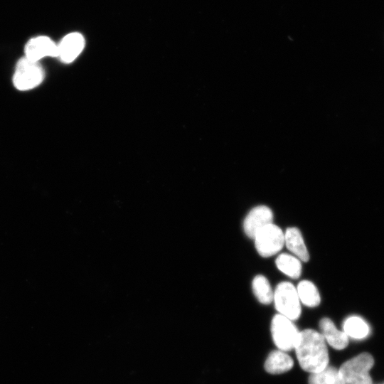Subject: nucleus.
Instances as JSON below:
<instances>
[{"instance_id":"f257e3e1","label":"nucleus","mask_w":384,"mask_h":384,"mask_svg":"<svg viewBox=\"0 0 384 384\" xmlns=\"http://www.w3.org/2000/svg\"><path fill=\"white\" fill-rule=\"evenodd\" d=\"M300 367L314 373L329 366V352L323 336L319 331L307 329L300 331L294 348Z\"/></svg>"},{"instance_id":"f03ea898","label":"nucleus","mask_w":384,"mask_h":384,"mask_svg":"<svg viewBox=\"0 0 384 384\" xmlns=\"http://www.w3.org/2000/svg\"><path fill=\"white\" fill-rule=\"evenodd\" d=\"M373 363L372 356L363 353L344 362L338 370L346 384H372L370 370Z\"/></svg>"},{"instance_id":"7ed1b4c3","label":"nucleus","mask_w":384,"mask_h":384,"mask_svg":"<svg viewBox=\"0 0 384 384\" xmlns=\"http://www.w3.org/2000/svg\"><path fill=\"white\" fill-rule=\"evenodd\" d=\"M273 301L279 314L292 321L301 314V302L296 287L290 282H280L274 292Z\"/></svg>"},{"instance_id":"20e7f679","label":"nucleus","mask_w":384,"mask_h":384,"mask_svg":"<svg viewBox=\"0 0 384 384\" xmlns=\"http://www.w3.org/2000/svg\"><path fill=\"white\" fill-rule=\"evenodd\" d=\"M270 329L272 340L279 350L286 352L294 349L300 331L293 321L277 314L272 320Z\"/></svg>"},{"instance_id":"39448f33","label":"nucleus","mask_w":384,"mask_h":384,"mask_svg":"<svg viewBox=\"0 0 384 384\" xmlns=\"http://www.w3.org/2000/svg\"><path fill=\"white\" fill-rule=\"evenodd\" d=\"M43 78L44 71L38 62L26 57L17 62L13 76V83L18 90H31L38 86Z\"/></svg>"},{"instance_id":"423d86ee","label":"nucleus","mask_w":384,"mask_h":384,"mask_svg":"<svg viewBox=\"0 0 384 384\" xmlns=\"http://www.w3.org/2000/svg\"><path fill=\"white\" fill-rule=\"evenodd\" d=\"M253 239L257 252L264 257L277 254L284 245V233L273 223L260 230Z\"/></svg>"},{"instance_id":"0eeeda50","label":"nucleus","mask_w":384,"mask_h":384,"mask_svg":"<svg viewBox=\"0 0 384 384\" xmlns=\"http://www.w3.org/2000/svg\"><path fill=\"white\" fill-rule=\"evenodd\" d=\"M273 213L266 206L253 208L246 215L243 222V230L250 238H254L257 232L265 226L272 223Z\"/></svg>"},{"instance_id":"6e6552de","label":"nucleus","mask_w":384,"mask_h":384,"mask_svg":"<svg viewBox=\"0 0 384 384\" xmlns=\"http://www.w3.org/2000/svg\"><path fill=\"white\" fill-rule=\"evenodd\" d=\"M24 51L26 58L38 62L45 57H58V45L47 36H38L28 41Z\"/></svg>"},{"instance_id":"1a4fd4ad","label":"nucleus","mask_w":384,"mask_h":384,"mask_svg":"<svg viewBox=\"0 0 384 384\" xmlns=\"http://www.w3.org/2000/svg\"><path fill=\"white\" fill-rule=\"evenodd\" d=\"M85 46L83 36L79 33L66 35L58 45V57L65 63L73 62Z\"/></svg>"},{"instance_id":"9d476101","label":"nucleus","mask_w":384,"mask_h":384,"mask_svg":"<svg viewBox=\"0 0 384 384\" xmlns=\"http://www.w3.org/2000/svg\"><path fill=\"white\" fill-rule=\"evenodd\" d=\"M319 327L325 341L332 348L342 350L348 346L349 338L343 331L338 330L330 319H321Z\"/></svg>"},{"instance_id":"9b49d317","label":"nucleus","mask_w":384,"mask_h":384,"mask_svg":"<svg viewBox=\"0 0 384 384\" xmlns=\"http://www.w3.org/2000/svg\"><path fill=\"white\" fill-rule=\"evenodd\" d=\"M284 245L293 255L301 261L307 262L309 260V252L302 235L297 228L292 227L286 230L284 233Z\"/></svg>"},{"instance_id":"f8f14e48","label":"nucleus","mask_w":384,"mask_h":384,"mask_svg":"<svg viewBox=\"0 0 384 384\" xmlns=\"http://www.w3.org/2000/svg\"><path fill=\"white\" fill-rule=\"evenodd\" d=\"M294 366V361L285 351L274 350L270 353L264 365L265 370L270 374L285 373Z\"/></svg>"},{"instance_id":"ddd939ff","label":"nucleus","mask_w":384,"mask_h":384,"mask_svg":"<svg viewBox=\"0 0 384 384\" xmlns=\"http://www.w3.org/2000/svg\"><path fill=\"white\" fill-rule=\"evenodd\" d=\"M343 331L348 338L361 340L369 335L370 328L362 318L357 316H351L344 321Z\"/></svg>"},{"instance_id":"4468645a","label":"nucleus","mask_w":384,"mask_h":384,"mask_svg":"<svg viewBox=\"0 0 384 384\" xmlns=\"http://www.w3.org/2000/svg\"><path fill=\"white\" fill-rule=\"evenodd\" d=\"M296 289L301 303L309 307L319 306L321 297L316 287L313 282L303 280L298 284Z\"/></svg>"},{"instance_id":"2eb2a0df","label":"nucleus","mask_w":384,"mask_h":384,"mask_svg":"<svg viewBox=\"0 0 384 384\" xmlns=\"http://www.w3.org/2000/svg\"><path fill=\"white\" fill-rule=\"evenodd\" d=\"M279 270L292 279L299 277L302 273L301 260L287 253L280 254L275 260Z\"/></svg>"},{"instance_id":"dca6fc26","label":"nucleus","mask_w":384,"mask_h":384,"mask_svg":"<svg viewBox=\"0 0 384 384\" xmlns=\"http://www.w3.org/2000/svg\"><path fill=\"white\" fill-rule=\"evenodd\" d=\"M309 384H346L342 378L339 370L334 366H328L322 370L311 373Z\"/></svg>"},{"instance_id":"f3484780","label":"nucleus","mask_w":384,"mask_h":384,"mask_svg":"<svg viewBox=\"0 0 384 384\" xmlns=\"http://www.w3.org/2000/svg\"><path fill=\"white\" fill-rule=\"evenodd\" d=\"M252 288L257 300L264 304L273 301L274 292L268 279L263 275H257L252 280Z\"/></svg>"}]
</instances>
